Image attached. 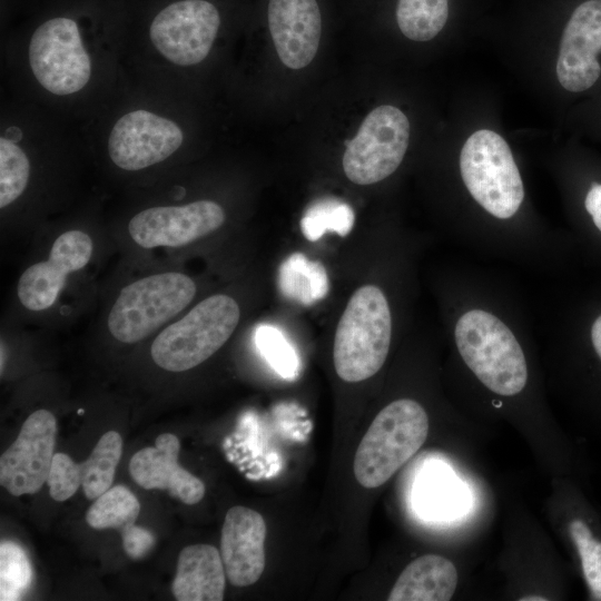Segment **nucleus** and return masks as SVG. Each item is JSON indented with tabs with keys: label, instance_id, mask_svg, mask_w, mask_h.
<instances>
[{
	"label": "nucleus",
	"instance_id": "f257e3e1",
	"mask_svg": "<svg viewBox=\"0 0 601 601\" xmlns=\"http://www.w3.org/2000/svg\"><path fill=\"white\" fill-rule=\"evenodd\" d=\"M391 335V311L382 289L375 285L357 288L335 332L333 361L337 375L348 383L375 375L387 357Z\"/></svg>",
	"mask_w": 601,
	"mask_h": 601
},
{
	"label": "nucleus",
	"instance_id": "2f4dec72",
	"mask_svg": "<svg viewBox=\"0 0 601 601\" xmlns=\"http://www.w3.org/2000/svg\"><path fill=\"white\" fill-rule=\"evenodd\" d=\"M591 339L597 354L601 358V315L594 321L591 327Z\"/></svg>",
	"mask_w": 601,
	"mask_h": 601
},
{
	"label": "nucleus",
	"instance_id": "ddd939ff",
	"mask_svg": "<svg viewBox=\"0 0 601 601\" xmlns=\"http://www.w3.org/2000/svg\"><path fill=\"white\" fill-rule=\"evenodd\" d=\"M181 129L171 120L147 110L122 116L108 141L111 160L125 170H139L173 155L183 142Z\"/></svg>",
	"mask_w": 601,
	"mask_h": 601
},
{
	"label": "nucleus",
	"instance_id": "9d476101",
	"mask_svg": "<svg viewBox=\"0 0 601 601\" xmlns=\"http://www.w3.org/2000/svg\"><path fill=\"white\" fill-rule=\"evenodd\" d=\"M56 435L52 413L37 410L28 416L16 441L0 457V483L10 494L37 493L48 481Z\"/></svg>",
	"mask_w": 601,
	"mask_h": 601
},
{
	"label": "nucleus",
	"instance_id": "412c9836",
	"mask_svg": "<svg viewBox=\"0 0 601 601\" xmlns=\"http://www.w3.org/2000/svg\"><path fill=\"white\" fill-rule=\"evenodd\" d=\"M278 285L283 295L303 305L322 300L328 292L324 266L299 253L290 255L280 265Z\"/></svg>",
	"mask_w": 601,
	"mask_h": 601
},
{
	"label": "nucleus",
	"instance_id": "4be33fe9",
	"mask_svg": "<svg viewBox=\"0 0 601 601\" xmlns=\"http://www.w3.org/2000/svg\"><path fill=\"white\" fill-rule=\"evenodd\" d=\"M414 501L418 511L431 519H451L462 513L465 503L462 486L442 469H433L416 483Z\"/></svg>",
	"mask_w": 601,
	"mask_h": 601
},
{
	"label": "nucleus",
	"instance_id": "a211bd4d",
	"mask_svg": "<svg viewBox=\"0 0 601 601\" xmlns=\"http://www.w3.org/2000/svg\"><path fill=\"white\" fill-rule=\"evenodd\" d=\"M180 442L170 433L160 434L155 446L135 453L129 463L134 481L146 490H165L170 496L193 505L201 501L205 485L178 463Z\"/></svg>",
	"mask_w": 601,
	"mask_h": 601
},
{
	"label": "nucleus",
	"instance_id": "7ed1b4c3",
	"mask_svg": "<svg viewBox=\"0 0 601 601\" xmlns=\"http://www.w3.org/2000/svg\"><path fill=\"white\" fill-rule=\"evenodd\" d=\"M454 336L463 361L489 390L511 396L524 388V353L511 329L496 316L471 309L457 321Z\"/></svg>",
	"mask_w": 601,
	"mask_h": 601
},
{
	"label": "nucleus",
	"instance_id": "aec40b11",
	"mask_svg": "<svg viewBox=\"0 0 601 601\" xmlns=\"http://www.w3.org/2000/svg\"><path fill=\"white\" fill-rule=\"evenodd\" d=\"M457 570L452 561L425 554L412 561L397 578L388 601H447L457 585Z\"/></svg>",
	"mask_w": 601,
	"mask_h": 601
},
{
	"label": "nucleus",
	"instance_id": "6ab92c4d",
	"mask_svg": "<svg viewBox=\"0 0 601 601\" xmlns=\"http://www.w3.org/2000/svg\"><path fill=\"white\" fill-rule=\"evenodd\" d=\"M226 579L220 551L209 544H193L179 554L171 591L178 601H221Z\"/></svg>",
	"mask_w": 601,
	"mask_h": 601
},
{
	"label": "nucleus",
	"instance_id": "cd10ccee",
	"mask_svg": "<svg viewBox=\"0 0 601 601\" xmlns=\"http://www.w3.org/2000/svg\"><path fill=\"white\" fill-rule=\"evenodd\" d=\"M255 341L258 349L270 366L283 377L290 378L298 371V357L282 332L269 325L256 329Z\"/></svg>",
	"mask_w": 601,
	"mask_h": 601
},
{
	"label": "nucleus",
	"instance_id": "f8f14e48",
	"mask_svg": "<svg viewBox=\"0 0 601 601\" xmlns=\"http://www.w3.org/2000/svg\"><path fill=\"white\" fill-rule=\"evenodd\" d=\"M225 218L220 205L198 200L183 206L147 208L129 220L128 231L142 248L180 247L217 230Z\"/></svg>",
	"mask_w": 601,
	"mask_h": 601
},
{
	"label": "nucleus",
	"instance_id": "2eb2a0df",
	"mask_svg": "<svg viewBox=\"0 0 601 601\" xmlns=\"http://www.w3.org/2000/svg\"><path fill=\"white\" fill-rule=\"evenodd\" d=\"M121 453L120 434L108 431L99 439L90 456L80 464L65 453L55 454L47 481L51 497L63 502L81 485L86 497L96 500L111 487Z\"/></svg>",
	"mask_w": 601,
	"mask_h": 601
},
{
	"label": "nucleus",
	"instance_id": "423d86ee",
	"mask_svg": "<svg viewBox=\"0 0 601 601\" xmlns=\"http://www.w3.org/2000/svg\"><path fill=\"white\" fill-rule=\"evenodd\" d=\"M462 179L486 211L500 219L512 217L524 197L520 171L506 141L496 132L472 134L460 156Z\"/></svg>",
	"mask_w": 601,
	"mask_h": 601
},
{
	"label": "nucleus",
	"instance_id": "c756f323",
	"mask_svg": "<svg viewBox=\"0 0 601 601\" xmlns=\"http://www.w3.org/2000/svg\"><path fill=\"white\" fill-rule=\"evenodd\" d=\"M121 540L126 554L134 560L146 556L156 541L151 532L135 524L121 531Z\"/></svg>",
	"mask_w": 601,
	"mask_h": 601
},
{
	"label": "nucleus",
	"instance_id": "20e7f679",
	"mask_svg": "<svg viewBox=\"0 0 601 601\" xmlns=\"http://www.w3.org/2000/svg\"><path fill=\"white\" fill-rule=\"evenodd\" d=\"M240 317L237 302L216 294L199 302L154 339L150 354L159 367L185 372L214 355L231 336Z\"/></svg>",
	"mask_w": 601,
	"mask_h": 601
},
{
	"label": "nucleus",
	"instance_id": "bb28decb",
	"mask_svg": "<svg viewBox=\"0 0 601 601\" xmlns=\"http://www.w3.org/2000/svg\"><path fill=\"white\" fill-rule=\"evenodd\" d=\"M1 600H16L31 580L29 560L17 544L2 542L0 548Z\"/></svg>",
	"mask_w": 601,
	"mask_h": 601
},
{
	"label": "nucleus",
	"instance_id": "1a4fd4ad",
	"mask_svg": "<svg viewBox=\"0 0 601 601\" xmlns=\"http://www.w3.org/2000/svg\"><path fill=\"white\" fill-rule=\"evenodd\" d=\"M220 18L205 0H183L162 9L150 26V40L169 61L191 66L203 61L216 38Z\"/></svg>",
	"mask_w": 601,
	"mask_h": 601
},
{
	"label": "nucleus",
	"instance_id": "dca6fc26",
	"mask_svg": "<svg viewBox=\"0 0 601 601\" xmlns=\"http://www.w3.org/2000/svg\"><path fill=\"white\" fill-rule=\"evenodd\" d=\"M266 523L262 514L233 506L225 516L220 536V555L226 577L235 587L257 582L265 569Z\"/></svg>",
	"mask_w": 601,
	"mask_h": 601
},
{
	"label": "nucleus",
	"instance_id": "393cba45",
	"mask_svg": "<svg viewBox=\"0 0 601 601\" xmlns=\"http://www.w3.org/2000/svg\"><path fill=\"white\" fill-rule=\"evenodd\" d=\"M354 211L348 204L327 197L309 205L302 217L300 229L312 242L328 231L346 236L354 226Z\"/></svg>",
	"mask_w": 601,
	"mask_h": 601
},
{
	"label": "nucleus",
	"instance_id": "b1692460",
	"mask_svg": "<svg viewBox=\"0 0 601 601\" xmlns=\"http://www.w3.org/2000/svg\"><path fill=\"white\" fill-rule=\"evenodd\" d=\"M139 512L140 504L135 494L122 485H116L95 500L86 513V521L97 530L122 531L135 524Z\"/></svg>",
	"mask_w": 601,
	"mask_h": 601
},
{
	"label": "nucleus",
	"instance_id": "c85d7f7f",
	"mask_svg": "<svg viewBox=\"0 0 601 601\" xmlns=\"http://www.w3.org/2000/svg\"><path fill=\"white\" fill-rule=\"evenodd\" d=\"M569 532L579 552L587 584L593 598L601 600V542L582 520H573Z\"/></svg>",
	"mask_w": 601,
	"mask_h": 601
},
{
	"label": "nucleus",
	"instance_id": "39448f33",
	"mask_svg": "<svg viewBox=\"0 0 601 601\" xmlns=\"http://www.w3.org/2000/svg\"><path fill=\"white\" fill-rule=\"evenodd\" d=\"M196 290L195 282L177 272L135 280L120 290L111 306L108 329L121 343L140 342L186 308Z\"/></svg>",
	"mask_w": 601,
	"mask_h": 601
},
{
	"label": "nucleus",
	"instance_id": "0eeeda50",
	"mask_svg": "<svg viewBox=\"0 0 601 601\" xmlns=\"http://www.w3.org/2000/svg\"><path fill=\"white\" fill-rule=\"evenodd\" d=\"M410 122L396 107L383 105L363 120L356 136L346 140L343 169L357 185L378 183L392 175L407 150Z\"/></svg>",
	"mask_w": 601,
	"mask_h": 601
},
{
	"label": "nucleus",
	"instance_id": "7c9ffc66",
	"mask_svg": "<svg viewBox=\"0 0 601 601\" xmlns=\"http://www.w3.org/2000/svg\"><path fill=\"white\" fill-rule=\"evenodd\" d=\"M584 208L601 231V183L593 181L584 197Z\"/></svg>",
	"mask_w": 601,
	"mask_h": 601
},
{
	"label": "nucleus",
	"instance_id": "4468645a",
	"mask_svg": "<svg viewBox=\"0 0 601 601\" xmlns=\"http://www.w3.org/2000/svg\"><path fill=\"white\" fill-rule=\"evenodd\" d=\"M92 248L90 236L82 230L71 229L59 235L49 258L29 266L20 276L17 287L20 303L35 312L51 307L67 276L89 263Z\"/></svg>",
	"mask_w": 601,
	"mask_h": 601
},
{
	"label": "nucleus",
	"instance_id": "f03ea898",
	"mask_svg": "<svg viewBox=\"0 0 601 601\" xmlns=\"http://www.w3.org/2000/svg\"><path fill=\"white\" fill-rule=\"evenodd\" d=\"M428 417L414 400L401 398L375 416L359 442L354 457V475L366 489L384 484L424 444Z\"/></svg>",
	"mask_w": 601,
	"mask_h": 601
},
{
	"label": "nucleus",
	"instance_id": "a878e982",
	"mask_svg": "<svg viewBox=\"0 0 601 601\" xmlns=\"http://www.w3.org/2000/svg\"><path fill=\"white\" fill-rule=\"evenodd\" d=\"M30 162L23 150L12 140L0 138V207L13 203L26 189Z\"/></svg>",
	"mask_w": 601,
	"mask_h": 601
},
{
	"label": "nucleus",
	"instance_id": "473e14b6",
	"mask_svg": "<svg viewBox=\"0 0 601 601\" xmlns=\"http://www.w3.org/2000/svg\"><path fill=\"white\" fill-rule=\"evenodd\" d=\"M520 600H521V601H536V600H538V601H545L546 599L543 598V597H536V595H534V597H530V598L524 597V598H521Z\"/></svg>",
	"mask_w": 601,
	"mask_h": 601
},
{
	"label": "nucleus",
	"instance_id": "9b49d317",
	"mask_svg": "<svg viewBox=\"0 0 601 601\" xmlns=\"http://www.w3.org/2000/svg\"><path fill=\"white\" fill-rule=\"evenodd\" d=\"M556 77L571 93H583L601 81V0H585L571 13L561 36Z\"/></svg>",
	"mask_w": 601,
	"mask_h": 601
},
{
	"label": "nucleus",
	"instance_id": "5701e85b",
	"mask_svg": "<svg viewBox=\"0 0 601 601\" xmlns=\"http://www.w3.org/2000/svg\"><path fill=\"white\" fill-rule=\"evenodd\" d=\"M449 0H398L396 20L402 33L415 41L433 39L445 26Z\"/></svg>",
	"mask_w": 601,
	"mask_h": 601
},
{
	"label": "nucleus",
	"instance_id": "6e6552de",
	"mask_svg": "<svg viewBox=\"0 0 601 601\" xmlns=\"http://www.w3.org/2000/svg\"><path fill=\"white\" fill-rule=\"evenodd\" d=\"M29 62L39 83L55 95H70L90 79L91 62L77 23L68 18L43 22L29 46Z\"/></svg>",
	"mask_w": 601,
	"mask_h": 601
},
{
	"label": "nucleus",
	"instance_id": "f3484780",
	"mask_svg": "<svg viewBox=\"0 0 601 601\" xmlns=\"http://www.w3.org/2000/svg\"><path fill=\"white\" fill-rule=\"evenodd\" d=\"M268 24L282 62L302 69L314 59L322 33L316 0H269Z\"/></svg>",
	"mask_w": 601,
	"mask_h": 601
}]
</instances>
